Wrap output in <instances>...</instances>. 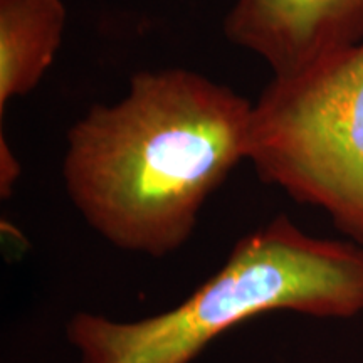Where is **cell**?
I'll list each match as a JSON object with an SVG mask.
<instances>
[{
  "label": "cell",
  "mask_w": 363,
  "mask_h": 363,
  "mask_svg": "<svg viewBox=\"0 0 363 363\" xmlns=\"http://www.w3.org/2000/svg\"><path fill=\"white\" fill-rule=\"evenodd\" d=\"M62 0H0V118L38 88L62 44Z\"/></svg>",
  "instance_id": "cell-5"
},
{
  "label": "cell",
  "mask_w": 363,
  "mask_h": 363,
  "mask_svg": "<svg viewBox=\"0 0 363 363\" xmlns=\"http://www.w3.org/2000/svg\"><path fill=\"white\" fill-rule=\"evenodd\" d=\"M247 162L363 246V40L272 76L252 103Z\"/></svg>",
  "instance_id": "cell-3"
},
{
  "label": "cell",
  "mask_w": 363,
  "mask_h": 363,
  "mask_svg": "<svg viewBox=\"0 0 363 363\" xmlns=\"http://www.w3.org/2000/svg\"><path fill=\"white\" fill-rule=\"evenodd\" d=\"M21 175V163L17 162L11 147L6 142V135H0V192L2 199L11 197L13 184Z\"/></svg>",
  "instance_id": "cell-6"
},
{
  "label": "cell",
  "mask_w": 363,
  "mask_h": 363,
  "mask_svg": "<svg viewBox=\"0 0 363 363\" xmlns=\"http://www.w3.org/2000/svg\"><path fill=\"white\" fill-rule=\"evenodd\" d=\"M225 39L264 61L272 76L363 40V0H234Z\"/></svg>",
  "instance_id": "cell-4"
},
{
  "label": "cell",
  "mask_w": 363,
  "mask_h": 363,
  "mask_svg": "<svg viewBox=\"0 0 363 363\" xmlns=\"http://www.w3.org/2000/svg\"><path fill=\"white\" fill-rule=\"evenodd\" d=\"M271 311L320 320L363 315V246L315 238L279 214L240 238L179 306L136 321L78 311L66 337L79 363H190L224 331Z\"/></svg>",
  "instance_id": "cell-2"
},
{
  "label": "cell",
  "mask_w": 363,
  "mask_h": 363,
  "mask_svg": "<svg viewBox=\"0 0 363 363\" xmlns=\"http://www.w3.org/2000/svg\"><path fill=\"white\" fill-rule=\"evenodd\" d=\"M251 116L249 99L192 69L135 72L123 98L93 104L67 130L69 201L111 246L169 256L247 160Z\"/></svg>",
  "instance_id": "cell-1"
}]
</instances>
